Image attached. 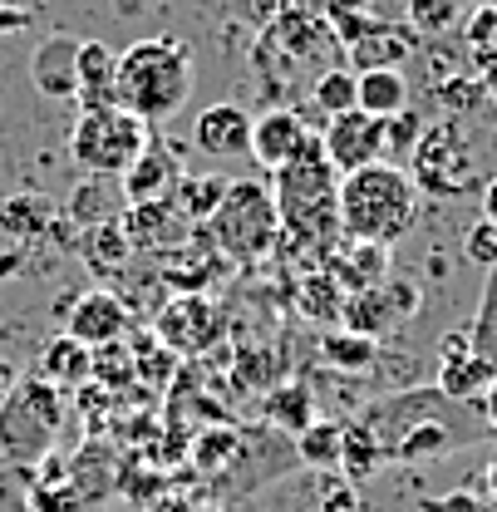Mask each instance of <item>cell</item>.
I'll use <instances>...</instances> for the list:
<instances>
[{"instance_id": "6da1fadb", "label": "cell", "mask_w": 497, "mask_h": 512, "mask_svg": "<svg viewBox=\"0 0 497 512\" xmlns=\"http://www.w3.org/2000/svg\"><path fill=\"white\" fill-rule=\"evenodd\" d=\"M360 424L379 439L389 463H429V458H443V453H458V448L493 439L483 414L473 404L448 399L438 384H419V389L374 399L370 409L360 414Z\"/></svg>"}, {"instance_id": "7a4b0ae2", "label": "cell", "mask_w": 497, "mask_h": 512, "mask_svg": "<svg viewBox=\"0 0 497 512\" xmlns=\"http://www.w3.org/2000/svg\"><path fill=\"white\" fill-rule=\"evenodd\" d=\"M271 202L281 217V237H291L296 252L325 261L340 247V173L330 168L320 133L306 143L301 158L271 173Z\"/></svg>"}, {"instance_id": "3957f363", "label": "cell", "mask_w": 497, "mask_h": 512, "mask_svg": "<svg viewBox=\"0 0 497 512\" xmlns=\"http://www.w3.org/2000/svg\"><path fill=\"white\" fill-rule=\"evenodd\" d=\"M197 60L192 45L178 35H148L119 50V79H114V104L128 109L143 124H168L192 94Z\"/></svg>"}, {"instance_id": "277c9868", "label": "cell", "mask_w": 497, "mask_h": 512, "mask_svg": "<svg viewBox=\"0 0 497 512\" xmlns=\"http://www.w3.org/2000/svg\"><path fill=\"white\" fill-rule=\"evenodd\" d=\"M414 217H419V188L409 168L370 163L340 178V237L394 247L399 237H409Z\"/></svg>"}, {"instance_id": "5b68a950", "label": "cell", "mask_w": 497, "mask_h": 512, "mask_svg": "<svg viewBox=\"0 0 497 512\" xmlns=\"http://www.w3.org/2000/svg\"><path fill=\"white\" fill-rule=\"evenodd\" d=\"M64 424V394L40 375H20V384L0 404V463L5 468H35L45 453H55Z\"/></svg>"}, {"instance_id": "8992f818", "label": "cell", "mask_w": 497, "mask_h": 512, "mask_svg": "<svg viewBox=\"0 0 497 512\" xmlns=\"http://www.w3.org/2000/svg\"><path fill=\"white\" fill-rule=\"evenodd\" d=\"M207 237L217 242V252L227 261H261L281 247V217H276V202H271V188L256 183V178H242L232 183L222 207L212 212L207 222Z\"/></svg>"}, {"instance_id": "52a82bcc", "label": "cell", "mask_w": 497, "mask_h": 512, "mask_svg": "<svg viewBox=\"0 0 497 512\" xmlns=\"http://www.w3.org/2000/svg\"><path fill=\"white\" fill-rule=\"evenodd\" d=\"M153 128L143 119H133L128 109L109 104V109H79V119L69 128V158L84 168V173H99V178H124L133 168V158L148 148Z\"/></svg>"}, {"instance_id": "ba28073f", "label": "cell", "mask_w": 497, "mask_h": 512, "mask_svg": "<svg viewBox=\"0 0 497 512\" xmlns=\"http://www.w3.org/2000/svg\"><path fill=\"white\" fill-rule=\"evenodd\" d=\"M414 168H409V178H414V188L419 197L429 192V197H463V192L478 188V148H473V133L463 119H438L419 133V143H414Z\"/></svg>"}, {"instance_id": "9c48e42d", "label": "cell", "mask_w": 497, "mask_h": 512, "mask_svg": "<svg viewBox=\"0 0 497 512\" xmlns=\"http://www.w3.org/2000/svg\"><path fill=\"white\" fill-rule=\"evenodd\" d=\"M222 306L212 301V296H202V291H187V296H173L158 320H153V335H158V345L163 350H173V355H202L207 345H217L222 340Z\"/></svg>"}, {"instance_id": "30bf717a", "label": "cell", "mask_w": 497, "mask_h": 512, "mask_svg": "<svg viewBox=\"0 0 497 512\" xmlns=\"http://www.w3.org/2000/svg\"><path fill=\"white\" fill-rule=\"evenodd\" d=\"M414 311H419V286L404 281V276H389V281H379V286L360 291V296H345V316H340V325L355 330V335L384 340L399 320H409Z\"/></svg>"}, {"instance_id": "8fae6325", "label": "cell", "mask_w": 497, "mask_h": 512, "mask_svg": "<svg viewBox=\"0 0 497 512\" xmlns=\"http://www.w3.org/2000/svg\"><path fill=\"white\" fill-rule=\"evenodd\" d=\"M320 148H325V158H330V168L340 178L355 173V168L384 163V119H374L365 109H350L340 119H325Z\"/></svg>"}, {"instance_id": "7c38bea8", "label": "cell", "mask_w": 497, "mask_h": 512, "mask_svg": "<svg viewBox=\"0 0 497 512\" xmlns=\"http://www.w3.org/2000/svg\"><path fill=\"white\" fill-rule=\"evenodd\" d=\"M128 301L109 286H94V291H79L69 301V316H64V335H74L79 345L99 350V345H114L128 335Z\"/></svg>"}, {"instance_id": "4fadbf2b", "label": "cell", "mask_w": 497, "mask_h": 512, "mask_svg": "<svg viewBox=\"0 0 497 512\" xmlns=\"http://www.w3.org/2000/svg\"><path fill=\"white\" fill-rule=\"evenodd\" d=\"M183 158H178V148L168 143V138H148V148L133 158V168H128L124 178V202L128 207H138V202H173V192L183 183Z\"/></svg>"}, {"instance_id": "5bb4252c", "label": "cell", "mask_w": 497, "mask_h": 512, "mask_svg": "<svg viewBox=\"0 0 497 512\" xmlns=\"http://www.w3.org/2000/svg\"><path fill=\"white\" fill-rule=\"evenodd\" d=\"M311 138H315L311 124H306L296 109H266V114L251 119V158H256L266 173H276V168H286L291 158H301Z\"/></svg>"}, {"instance_id": "9a60e30c", "label": "cell", "mask_w": 497, "mask_h": 512, "mask_svg": "<svg viewBox=\"0 0 497 512\" xmlns=\"http://www.w3.org/2000/svg\"><path fill=\"white\" fill-rule=\"evenodd\" d=\"M119 227H124V237L133 242V252H178L187 237H192L187 217L173 202H138V207H124Z\"/></svg>"}, {"instance_id": "2e32d148", "label": "cell", "mask_w": 497, "mask_h": 512, "mask_svg": "<svg viewBox=\"0 0 497 512\" xmlns=\"http://www.w3.org/2000/svg\"><path fill=\"white\" fill-rule=\"evenodd\" d=\"M74 64H79V35H50L30 55V84L55 104H74V89H79Z\"/></svg>"}, {"instance_id": "e0dca14e", "label": "cell", "mask_w": 497, "mask_h": 512, "mask_svg": "<svg viewBox=\"0 0 497 512\" xmlns=\"http://www.w3.org/2000/svg\"><path fill=\"white\" fill-rule=\"evenodd\" d=\"M192 143L207 158H242V153H251V114L242 104H212L197 114Z\"/></svg>"}, {"instance_id": "ac0fdd59", "label": "cell", "mask_w": 497, "mask_h": 512, "mask_svg": "<svg viewBox=\"0 0 497 512\" xmlns=\"http://www.w3.org/2000/svg\"><path fill=\"white\" fill-rule=\"evenodd\" d=\"M330 276H335V286L345 291V296H360V291H370L379 281H389L394 271H389V247H374V242H350V237H340V247L320 261Z\"/></svg>"}, {"instance_id": "d6986e66", "label": "cell", "mask_w": 497, "mask_h": 512, "mask_svg": "<svg viewBox=\"0 0 497 512\" xmlns=\"http://www.w3.org/2000/svg\"><path fill=\"white\" fill-rule=\"evenodd\" d=\"M55 227H60V207L45 192H15V197L0 202V232H5L10 247H20L25 256H30L35 242H45Z\"/></svg>"}, {"instance_id": "ffe728a7", "label": "cell", "mask_w": 497, "mask_h": 512, "mask_svg": "<svg viewBox=\"0 0 497 512\" xmlns=\"http://www.w3.org/2000/svg\"><path fill=\"white\" fill-rule=\"evenodd\" d=\"M124 183L119 178H99V173H84V183L69 192L64 202V222L74 232H89V227H104V222H119L124 217Z\"/></svg>"}, {"instance_id": "44dd1931", "label": "cell", "mask_w": 497, "mask_h": 512, "mask_svg": "<svg viewBox=\"0 0 497 512\" xmlns=\"http://www.w3.org/2000/svg\"><path fill=\"white\" fill-rule=\"evenodd\" d=\"M30 375H40L45 384H55V389H84V380L94 375V350L89 345H79L74 335H50L45 345H40V355H35V370Z\"/></svg>"}, {"instance_id": "7402d4cb", "label": "cell", "mask_w": 497, "mask_h": 512, "mask_svg": "<svg viewBox=\"0 0 497 512\" xmlns=\"http://www.w3.org/2000/svg\"><path fill=\"white\" fill-rule=\"evenodd\" d=\"M79 89L74 104L79 109H109L114 104V79H119V50L104 40H79Z\"/></svg>"}, {"instance_id": "603a6c76", "label": "cell", "mask_w": 497, "mask_h": 512, "mask_svg": "<svg viewBox=\"0 0 497 512\" xmlns=\"http://www.w3.org/2000/svg\"><path fill=\"white\" fill-rule=\"evenodd\" d=\"M355 109H365L374 119H394L409 109V79L404 69H365L355 74Z\"/></svg>"}, {"instance_id": "cb8c5ba5", "label": "cell", "mask_w": 497, "mask_h": 512, "mask_svg": "<svg viewBox=\"0 0 497 512\" xmlns=\"http://www.w3.org/2000/svg\"><path fill=\"white\" fill-rule=\"evenodd\" d=\"M79 256H84V266L94 271V276H124L128 261H133V242L124 237V227L119 222H104V227H89V232H79Z\"/></svg>"}, {"instance_id": "d4e9b609", "label": "cell", "mask_w": 497, "mask_h": 512, "mask_svg": "<svg viewBox=\"0 0 497 512\" xmlns=\"http://www.w3.org/2000/svg\"><path fill=\"white\" fill-rule=\"evenodd\" d=\"M409 50H414L409 30H399V25H379V20H374L370 30L350 45V60H355V74H365V69H399Z\"/></svg>"}, {"instance_id": "484cf974", "label": "cell", "mask_w": 497, "mask_h": 512, "mask_svg": "<svg viewBox=\"0 0 497 512\" xmlns=\"http://www.w3.org/2000/svg\"><path fill=\"white\" fill-rule=\"evenodd\" d=\"M296 306H301V316L315 320V325H335V320L345 316V291L335 286V276H330L325 266H315V271H306V276L296 281Z\"/></svg>"}, {"instance_id": "4316f807", "label": "cell", "mask_w": 497, "mask_h": 512, "mask_svg": "<svg viewBox=\"0 0 497 512\" xmlns=\"http://www.w3.org/2000/svg\"><path fill=\"white\" fill-rule=\"evenodd\" d=\"M232 188V178H222V173H207V178H192L187 173L178 192H173V207L187 217V227H207L212 222V212L222 207V197Z\"/></svg>"}, {"instance_id": "83f0119b", "label": "cell", "mask_w": 497, "mask_h": 512, "mask_svg": "<svg viewBox=\"0 0 497 512\" xmlns=\"http://www.w3.org/2000/svg\"><path fill=\"white\" fill-rule=\"evenodd\" d=\"M493 380H497V370L488 360H478V355H463V360H443L438 365V389L448 399H458V404H478Z\"/></svg>"}, {"instance_id": "f1b7e54d", "label": "cell", "mask_w": 497, "mask_h": 512, "mask_svg": "<svg viewBox=\"0 0 497 512\" xmlns=\"http://www.w3.org/2000/svg\"><path fill=\"white\" fill-rule=\"evenodd\" d=\"M384 463H389V458H384L379 439H374L360 419H350V424H345V444H340V478H345V483H365Z\"/></svg>"}, {"instance_id": "f546056e", "label": "cell", "mask_w": 497, "mask_h": 512, "mask_svg": "<svg viewBox=\"0 0 497 512\" xmlns=\"http://www.w3.org/2000/svg\"><path fill=\"white\" fill-rule=\"evenodd\" d=\"M340 444H345V424H335V419H315L311 429H301L291 439L296 458L320 473H340Z\"/></svg>"}, {"instance_id": "4dcf8cb0", "label": "cell", "mask_w": 497, "mask_h": 512, "mask_svg": "<svg viewBox=\"0 0 497 512\" xmlns=\"http://www.w3.org/2000/svg\"><path fill=\"white\" fill-rule=\"evenodd\" d=\"M266 419L281 429V434H301V429H311L315 424V394L306 384H281V389H271L266 394Z\"/></svg>"}, {"instance_id": "1f68e13d", "label": "cell", "mask_w": 497, "mask_h": 512, "mask_svg": "<svg viewBox=\"0 0 497 512\" xmlns=\"http://www.w3.org/2000/svg\"><path fill=\"white\" fill-rule=\"evenodd\" d=\"M320 355H325V365H335L345 375H360V370H370L374 360H379V340L355 335V330H330L320 340Z\"/></svg>"}, {"instance_id": "d6a6232c", "label": "cell", "mask_w": 497, "mask_h": 512, "mask_svg": "<svg viewBox=\"0 0 497 512\" xmlns=\"http://www.w3.org/2000/svg\"><path fill=\"white\" fill-rule=\"evenodd\" d=\"M311 104L325 119H340L355 109V69H320L311 84Z\"/></svg>"}, {"instance_id": "836d02e7", "label": "cell", "mask_w": 497, "mask_h": 512, "mask_svg": "<svg viewBox=\"0 0 497 512\" xmlns=\"http://www.w3.org/2000/svg\"><path fill=\"white\" fill-rule=\"evenodd\" d=\"M468 335H473V355L497 370V266L488 271V291H483V306H478V320L468 325Z\"/></svg>"}, {"instance_id": "e575fe53", "label": "cell", "mask_w": 497, "mask_h": 512, "mask_svg": "<svg viewBox=\"0 0 497 512\" xmlns=\"http://www.w3.org/2000/svg\"><path fill=\"white\" fill-rule=\"evenodd\" d=\"M404 15H409V30H414V35H443V30L458 25L463 0H409Z\"/></svg>"}, {"instance_id": "d590c367", "label": "cell", "mask_w": 497, "mask_h": 512, "mask_svg": "<svg viewBox=\"0 0 497 512\" xmlns=\"http://www.w3.org/2000/svg\"><path fill=\"white\" fill-rule=\"evenodd\" d=\"M119 375H124V380H133V375H138V355L128 350L124 340H114V345H99V350H94V375H89V380L119 384Z\"/></svg>"}, {"instance_id": "8d00e7d4", "label": "cell", "mask_w": 497, "mask_h": 512, "mask_svg": "<svg viewBox=\"0 0 497 512\" xmlns=\"http://www.w3.org/2000/svg\"><path fill=\"white\" fill-rule=\"evenodd\" d=\"M30 512H89V503L64 478V483H35L30 488Z\"/></svg>"}, {"instance_id": "74e56055", "label": "cell", "mask_w": 497, "mask_h": 512, "mask_svg": "<svg viewBox=\"0 0 497 512\" xmlns=\"http://www.w3.org/2000/svg\"><path fill=\"white\" fill-rule=\"evenodd\" d=\"M35 468H5L0 463V512H30Z\"/></svg>"}, {"instance_id": "f35d334b", "label": "cell", "mask_w": 497, "mask_h": 512, "mask_svg": "<svg viewBox=\"0 0 497 512\" xmlns=\"http://www.w3.org/2000/svg\"><path fill=\"white\" fill-rule=\"evenodd\" d=\"M463 256L473 261V266H483V271H493L497 266V227L488 217H478L473 227H468V237H463Z\"/></svg>"}, {"instance_id": "ab89813d", "label": "cell", "mask_w": 497, "mask_h": 512, "mask_svg": "<svg viewBox=\"0 0 497 512\" xmlns=\"http://www.w3.org/2000/svg\"><path fill=\"white\" fill-rule=\"evenodd\" d=\"M419 512H497L488 498L458 488V493H438V498H419Z\"/></svg>"}, {"instance_id": "60d3db41", "label": "cell", "mask_w": 497, "mask_h": 512, "mask_svg": "<svg viewBox=\"0 0 497 512\" xmlns=\"http://www.w3.org/2000/svg\"><path fill=\"white\" fill-rule=\"evenodd\" d=\"M419 133H424V124H419V114L414 109H404V114H394V119H384V148H409L414 153V143H419Z\"/></svg>"}, {"instance_id": "b9f144b4", "label": "cell", "mask_w": 497, "mask_h": 512, "mask_svg": "<svg viewBox=\"0 0 497 512\" xmlns=\"http://www.w3.org/2000/svg\"><path fill=\"white\" fill-rule=\"evenodd\" d=\"M315 512H365V508H360L355 483H345V478L335 473V478H325V488H320V508Z\"/></svg>"}, {"instance_id": "7bdbcfd3", "label": "cell", "mask_w": 497, "mask_h": 512, "mask_svg": "<svg viewBox=\"0 0 497 512\" xmlns=\"http://www.w3.org/2000/svg\"><path fill=\"white\" fill-rule=\"evenodd\" d=\"M463 40L473 45V50H483V45H493L497 40V5H478L473 15H468V30H463Z\"/></svg>"}, {"instance_id": "ee69618b", "label": "cell", "mask_w": 497, "mask_h": 512, "mask_svg": "<svg viewBox=\"0 0 497 512\" xmlns=\"http://www.w3.org/2000/svg\"><path fill=\"white\" fill-rule=\"evenodd\" d=\"M25 261H30V256L20 252V247H5V252H0V286H5V281H15V276L25 271Z\"/></svg>"}, {"instance_id": "f6af8a7d", "label": "cell", "mask_w": 497, "mask_h": 512, "mask_svg": "<svg viewBox=\"0 0 497 512\" xmlns=\"http://www.w3.org/2000/svg\"><path fill=\"white\" fill-rule=\"evenodd\" d=\"M473 409H478V414H483V424H488V429H493V439H497V380L488 384V394H483V399H478V404H473Z\"/></svg>"}, {"instance_id": "bcb514c9", "label": "cell", "mask_w": 497, "mask_h": 512, "mask_svg": "<svg viewBox=\"0 0 497 512\" xmlns=\"http://www.w3.org/2000/svg\"><path fill=\"white\" fill-rule=\"evenodd\" d=\"M20 384V365L10 360V355H0V404H5V394Z\"/></svg>"}, {"instance_id": "7dc6e473", "label": "cell", "mask_w": 497, "mask_h": 512, "mask_svg": "<svg viewBox=\"0 0 497 512\" xmlns=\"http://www.w3.org/2000/svg\"><path fill=\"white\" fill-rule=\"evenodd\" d=\"M325 10H345V15H370L374 0H320Z\"/></svg>"}, {"instance_id": "c3c4849f", "label": "cell", "mask_w": 497, "mask_h": 512, "mask_svg": "<svg viewBox=\"0 0 497 512\" xmlns=\"http://www.w3.org/2000/svg\"><path fill=\"white\" fill-rule=\"evenodd\" d=\"M483 217L497 227V178L493 183H483Z\"/></svg>"}, {"instance_id": "681fc988", "label": "cell", "mask_w": 497, "mask_h": 512, "mask_svg": "<svg viewBox=\"0 0 497 512\" xmlns=\"http://www.w3.org/2000/svg\"><path fill=\"white\" fill-rule=\"evenodd\" d=\"M30 25V10H0V30H20Z\"/></svg>"}, {"instance_id": "f907efd6", "label": "cell", "mask_w": 497, "mask_h": 512, "mask_svg": "<svg viewBox=\"0 0 497 512\" xmlns=\"http://www.w3.org/2000/svg\"><path fill=\"white\" fill-rule=\"evenodd\" d=\"M483 483H488V493H493V498H497V458H493V463H488V473H483Z\"/></svg>"}]
</instances>
